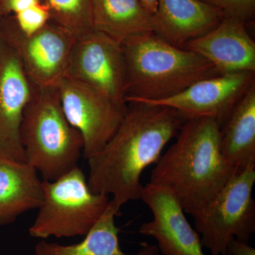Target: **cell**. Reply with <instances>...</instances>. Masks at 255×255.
I'll list each match as a JSON object with an SVG mask.
<instances>
[{
	"label": "cell",
	"mask_w": 255,
	"mask_h": 255,
	"mask_svg": "<svg viewBox=\"0 0 255 255\" xmlns=\"http://www.w3.org/2000/svg\"><path fill=\"white\" fill-rule=\"evenodd\" d=\"M127 104V114L114 136L87 159L90 190L112 195L110 204L117 216L128 201L141 200L142 172L158 162L164 146L185 122L170 107L140 100Z\"/></svg>",
	"instance_id": "6da1fadb"
},
{
	"label": "cell",
	"mask_w": 255,
	"mask_h": 255,
	"mask_svg": "<svg viewBox=\"0 0 255 255\" xmlns=\"http://www.w3.org/2000/svg\"><path fill=\"white\" fill-rule=\"evenodd\" d=\"M176 137L152 169L149 184L172 191L191 215L207 205L239 172L223 157L221 127L215 119H188Z\"/></svg>",
	"instance_id": "7a4b0ae2"
},
{
	"label": "cell",
	"mask_w": 255,
	"mask_h": 255,
	"mask_svg": "<svg viewBox=\"0 0 255 255\" xmlns=\"http://www.w3.org/2000/svg\"><path fill=\"white\" fill-rule=\"evenodd\" d=\"M122 45L127 65V103L167 100L196 82L221 75L209 60L172 46L154 33Z\"/></svg>",
	"instance_id": "3957f363"
},
{
	"label": "cell",
	"mask_w": 255,
	"mask_h": 255,
	"mask_svg": "<svg viewBox=\"0 0 255 255\" xmlns=\"http://www.w3.org/2000/svg\"><path fill=\"white\" fill-rule=\"evenodd\" d=\"M20 138L26 163L44 180H56L78 167L83 138L65 117L56 87L33 85L23 111Z\"/></svg>",
	"instance_id": "277c9868"
},
{
	"label": "cell",
	"mask_w": 255,
	"mask_h": 255,
	"mask_svg": "<svg viewBox=\"0 0 255 255\" xmlns=\"http://www.w3.org/2000/svg\"><path fill=\"white\" fill-rule=\"evenodd\" d=\"M43 200L30 227L31 237L86 236L110 205V196L90 190L78 167L55 181L43 180Z\"/></svg>",
	"instance_id": "5b68a950"
},
{
	"label": "cell",
	"mask_w": 255,
	"mask_h": 255,
	"mask_svg": "<svg viewBox=\"0 0 255 255\" xmlns=\"http://www.w3.org/2000/svg\"><path fill=\"white\" fill-rule=\"evenodd\" d=\"M255 164H252L235 175L207 205L191 214L201 245L211 255H228L233 238L249 243L255 231Z\"/></svg>",
	"instance_id": "8992f818"
},
{
	"label": "cell",
	"mask_w": 255,
	"mask_h": 255,
	"mask_svg": "<svg viewBox=\"0 0 255 255\" xmlns=\"http://www.w3.org/2000/svg\"><path fill=\"white\" fill-rule=\"evenodd\" d=\"M0 35L17 54L25 73L35 86L54 87L65 77L77 38L49 21L26 36L14 15L0 18Z\"/></svg>",
	"instance_id": "52a82bcc"
},
{
	"label": "cell",
	"mask_w": 255,
	"mask_h": 255,
	"mask_svg": "<svg viewBox=\"0 0 255 255\" xmlns=\"http://www.w3.org/2000/svg\"><path fill=\"white\" fill-rule=\"evenodd\" d=\"M65 117L81 134L87 159L100 152L117 131L128 111L95 89L64 77L56 86Z\"/></svg>",
	"instance_id": "ba28073f"
},
{
	"label": "cell",
	"mask_w": 255,
	"mask_h": 255,
	"mask_svg": "<svg viewBox=\"0 0 255 255\" xmlns=\"http://www.w3.org/2000/svg\"><path fill=\"white\" fill-rule=\"evenodd\" d=\"M98 90L114 102L127 106V73L122 45L100 31L77 38L65 75Z\"/></svg>",
	"instance_id": "9c48e42d"
},
{
	"label": "cell",
	"mask_w": 255,
	"mask_h": 255,
	"mask_svg": "<svg viewBox=\"0 0 255 255\" xmlns=\"http://www.w3.org/2000/svg\"><path fill=\"white\" fill-rule=\"evenodd\" d=\"M255 82V73L226 74L196 82L167 100L145 102L174 109L185 121L203 117L214 119L221 128Z\"/></svg>",
	"instance_id": "30bf717a"
},
{
	"label": "cell",
	"mask_w": 255,
	"mask_h": 255,
	"mask_svg": "<svg viewBox=\"0 0 255 255\" xmlns=\"http://www.w3.org/2000/svg\"><path fill=\"white\" fill-rule=\"evenodd\" d=\"M33 85L12 47L0 35V157L26 162L20 128Z\"/></svg>",
	"instance_id": "8fae6325"
},
{
	"label": "cell",
	"mask_w": 255,
	"mask_h": 255,
	"mask_svg": "<svg viewBox=\"0 0 255 255\" xmlns=\"http://www.w3.org/2000/svg\"><path fill=\"white\" fill-rule=\"evenodd\" d=\"M141 200L150 208L153 219L144 223L139 233L155 238L164 255H206L200 236L191 227L177 197L167 188L147 184Z\"/></svg>",
	"instance_id": "7c38bea8"
},
{
	"label": "cell",
	"mask_w": 255,
	"mask_h": 255,
	"mask_svg": "<svg viewBox=\"0 0 255 255\" xmlns=\"http://www.w3.org/2000/svg\"><path fill=\"white\" fill-rule=\"evenodd\" d=\"M183 49L209 60L220 75L255 73V42L246 24L233 18L225 17L216 28L189 41Z\"/></svg>",
	"instance_id": "4fadbf2b"
},
{
	"label": "cell",
	"mask_w": 255,
	"mask_h": 255,
	"mask_svg": "<svg viewBox=\"0 0 255 255\" xmlns=\"http://www.w3.org/2000/svg\"><path fill=\"white\" fill-rule=\"evenodd\" d=\"M224 18L221 9L201 0H159L152 15V32L183 49L189 41L216 28Z\"/></svg>",
	"instance_id": "5bb4252c"
},
{
	"label": "cell",
	"mask_w": 255,
	"mask_h": 255,
	"mask_svg": "<svg viewBox=\"0 0 255 255\" xmlns=\"http://www.w3.org/2000/svg\"><path fill=\"white\" fill-rule=\"evenodd\" d=\"M43 200V181L26 162L0 157V226L38 209Z\"/></svg>",
	"instance_id": "9a60e30c"
},
{
	"label": "cell",
	"mask_w": 255,
	"mask_h": 255,
	"mask_svg": "<svg viewBox=\"0 0 255 255\" xmlns=\"http://www.w3.org/2000/svg\"><path fill=\"white\" fill-rule=\"evenodd\" d=\"M221 150L238 172L255 164V82L221 128Z\"/></svg>",
	"instance_id": "2e32d148"
},
{
	"label": "cell",
	"mask_w": 255,
	"mask_h": 255,
	"mask_svg": "<svg viewBox=\"0 0 255 255\" xmlns=\"http://www.w3.org/2000/svg\"><path fill=\"white\" fill-rule=\"evenodd\" d=\"M93 31L105 33L121 44L152 32V16L139 0H92Z\"/></svg>",
	"instance_id": "e0dca14e"
},
{
	"label": "cell",
	"mask_w": 255,
	"mask_h": 255,
	"mask_svg": "<svg viewBox=\"0 0 255 255\" xmlns=\"http://www.w3.org/2000/svg\"><path fill=\"white\" fill-rule=\"evenodd\" d=\"M117 213L113 207L108 208L100 220L86 235L82 243L72 246H61L42 241L35 248L36 255H129L121 250L119 243V228L115 224ZM157 246L147 243L142 244L138 253L131 255H158Z\"/></svg>",
	"instance_id": "ac0fdd59"
},
{
	"label": "cell",
	"mask_w": 255,
	"mask_h": 255,
	"mask_svg": "<svg viewBox=\"0 0 255 255\" xmlns=\"http://www.w3.org/2000/svg\"><path fill=\"white\" fill-rule=\"evenodd\" d=\"M49 10L50 21L77 38L93 31L92 0H41Z\"/></svg>",
	"instance_id": "d6986e66"
},
{
	"label": "cell",
	"mask_w": 255,
	"mask_h": 255,
	"mask_svg": "<svg viewBox=\"0 0 255 255\" xmlns=\"http://www.w3.org/2000/svg\"><path fill=\"white\" fill-rule=\"evenodd\" d=\"M13 15L18 27L26 36L38 31L50 21L49 10L42 2Z\"/></svg>",
	"instance_id": "ffe728a7"
},
{
	"label": "cell",
	"mask_w": 255,
	"mask_h": 255,
	"mask_svg": "<svg viewBox=\"0 0 255 255\" xmlns=\"http://www.w3.org/2000/svg\"><path fill=\"white\" fill-rule=\"evenodd\" d=\"M221 9L225 17L246 23L254 17L255 0H201Z\"/></svg>",
	"instance_id": "44dd1931"
},
{
	"label": "cell",
	"mask_w": 255,
	"mask_h": 255,
	"mask_svg": "<svg viewBox=\"0 0 255 255\" xmlns=\"http://www.w3.org/2000/svg\"><path fill=\"white\" fill-rule=\"evenodd\" d=\"M41 2V0H0V18L17 14Z\"/></svg>",
	"instance_id": "7402d4cb"
},
{
	"label": "cell",
	"mask_w": 255,
	"mask_h": 255,
	"mask_svg": "<svg viewBox=\"0 0 255 255\" xmlns=\"http://www.w3.org/2000/svg\"><path fill=\"white\" fill-rule=\"evenodd\" d=\"M228 255H255V249L244 242L233 238L228 243Z\"/></svg>",
	"instance_id": "603a6c76"
},
{
	"label": "cell",
	"mask_w": 255,
	"mask_h": 255,
	"mask_svg": "<svg viewBox=\"0 0 255 255\" xmlns=\"http://www.w3.org/2000/svg\"><path fill=\"white\" fill-rule=\"evenodd\" d=\"M140 4L150 15H154L157 11L159 0H139Z\"/></svg>",
	"instance_id": "cb8c5ba5"
}]
</instances>
